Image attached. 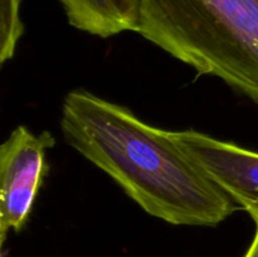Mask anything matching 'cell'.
I'll list each match as a JSON object with an SVG mask.
<instances>
[{
  "label": "cell",
  "instance_id": "6da1fadb",
  "mask_svg": "<svg viewBox=\"0 0 258 257\" xmlns=\"http://www.w3.org/2000/svg\"><path fill=\"white\" fill-rule=\"evenodd\" d=\"M64 140L105 171L150 216L175 226L214 227L239 208L174 141L133 111L86 90L66 95Z\"/></svg>",
  "mask_w": 258,
  "mask_h": 257
},
{
  "label": "cell",
  "instance_id": "7a4b0ae2",
  "mask_svg": "<svg viewBox=\"0 0 258 257\" xmlns=\"http://www.w3.org/2000/svg\"><path fill=\"white\" fill-rule=\"evenodd\" d=\"M139 2V34L258 103V0Z\"/></svg>",
  "mask_w": 258,
  "mask_h": 257
},
{
  "label": "cell",
  "instance_id": "3957f363",
  "mask_svg": "<svg viewBox=\"0 0 258 257\" xmlns=\"http://www.w3.org/2000/svg\"><path fill=\"white\" fill-rule=\"evenodd\" d=\"M55 144L48 131L39 135L20 125L0 148V242L20 232L32 213L48 171L45 153Z\"/></svg>",
  "mask_w": 258,
  "mask_h": 257
},
{
  "label": "cell",
  "instance_id": "277c9868",
  "mask_svg": "<svg viewBox=\"0 0 258 257\" xmlns=\"http://www.w3.org/2000/svg\"><path fill=\"white\" fill-rule=\"evenodd\" d=\"M179 148L258 224V153L196 130L171 131Z\"/></svg>",
  "mask_w": 258,
  "mask_h": 257
},
{
  "label": "cell",
  "instance_id": "5b68a950",
  "mask_svg": "<svg viewBox=\"0 0 258 257\" xmlns=\"http://www.w3.org/2000/svg\"><path fill=\"white\" fill-rule=\"evenodd\" d=\"M68 23L88 34L108 38L122 32H138L139 0H59Z\"/></svg>",
  "mask_w": 258,
  "mask_h": 257
},
{
  "label": "cell",
  "instance_id": "8992f818",
  "mask_svg": "<svg viewBox=\"0 0 258 257\" xmlns=\"http://www.w3.org/2000/svg\"><path fill=\"white\" fill-rule=\"evenodd\" d=\"M22 0H2L0 3V62L12 59L17 44L24 33L20 18Z\"/></svg>",
  "mask_w": 258,
  "mask_h": 257
},
{
  "label": "cell",
  "instance_id": "52a82bcc",
  "mask_svg": "<svg viewBox=\"0 0 258 257\" xmlns=\"http://www.w3.org/2000/svg\"><path fill=\"white\" fill-rule=\"evenodd\" d=\"M244 257H258V224H257V231L254 234V238L252 241L251 246H249L248 251L246 252Z\"/></svg>",
  "mask_w": 258,
  "mask_h": 257
},
{
  "label": "cell",
  "instance_id": "ba28073f",
  "mask_svg": "<svg viewBox=\"0 0 258 257\" xmlns=\"http://www.w3.org/2000/svg\"><path fill=\"white\" fill-rule=\"evenodd\" d=\"M3 257H7V256H5V254H3Z\"/></svg>",
  "mask_w": 258,
  "mask_h": 257
}]
</instances>
